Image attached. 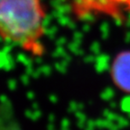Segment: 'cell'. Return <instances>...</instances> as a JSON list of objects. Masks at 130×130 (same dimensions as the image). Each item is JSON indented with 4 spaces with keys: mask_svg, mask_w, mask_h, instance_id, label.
Segmentation results:
<instances>
[{
    "mask_svg": "<svg viewBox=\"0 0 130 130\" xmlns=\"http://www.w3.org/2000/svg\"><path fill=\"white\" fill-rule=\"evenodd\" d=\"M42 0H0V39L35 58L45 53Z\"/></svg>",
    "mask_w": 130,
    "mask_h": 130,
    "instance_id": "obj_1",
    "label": "cell"
},
{
    "mask_svg": "<svg viewBox=\"0 0 130 130\" xmlns=\"http://www.w3.org/2000/svg\"><path fill=\"white\" fill-rule=\"evenodd\" d=\"M111 75L118 88L122 92L130 93V51L121 52L115 58Z\"/></svg>",
    "mask_w": 130,
    "mask_h": 130,
    "instance_id": "obj_2",
    "label": "cell"
},
{
    "mask_svg": "<svg viewBox=\"0 0 130 130\" xmlns=\"http://www.w3.org/2000/svg\"><path fill=\"white\" fill-rule=\"evenodd\" d=\"M0 130H21L10 114L8 107L0 106Z\"/></svg>",
    "mask_w": 130,
    "mask_h": 130,
    "instance_id": "obj_3",
    "label": "cell"
}]
</instances>
